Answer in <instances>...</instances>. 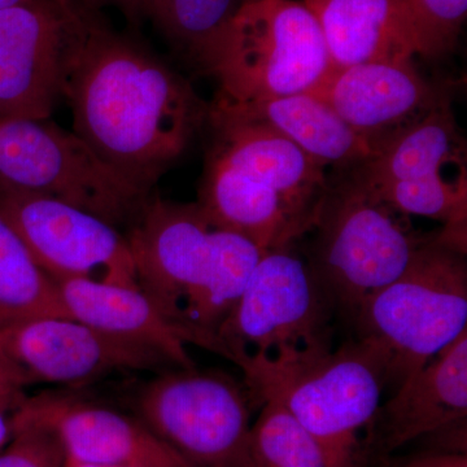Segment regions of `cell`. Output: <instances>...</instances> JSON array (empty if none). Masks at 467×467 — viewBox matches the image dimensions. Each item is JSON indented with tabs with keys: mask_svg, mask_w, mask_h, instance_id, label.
<instances>
[{
	"mask_svg": "<svg viewBox=\"0 0 467 467\" xmlns=\"http://www.w3.org/2000/svg\"><path fill=\"white\" fill-rule=\"evenodd\" d=\"M64 99L73 131L149 195L192 146L209 112L187 79L94 15Z\"/></svg>",
	"mask_w": 467,
	"mask_h": 467,
	"instance_id": "obj_1",
	"label": "cell"
},
{
	"mask_svg": "<svg viewBox=\"0 0 467 467\" xmlns=\"http://www.w3.org/2000/svg\"><path fill=\"white\" fill-rule=\"evenodd\" d=\"M234 364L244 374L254 405L284 408L340 467H361L359 434L367 430L389 386V361L365 337L337 349L330 344L242 353Z\"/></svg>",
	"mask_w": 467,
	"mask_h": 467,
	"instance_id": "obj_2",
	"label": "cell"
},
{
	"mask_svg": "<svg viewBox=\"0 0 467 467\" xmlns=\"http://www.w3.org/2000/svg\"><path fill=\"white\" fill-rule=\"evenodd\" d=\"M377 344L395 389L457 339L467 325L466 250L426 238L405 272L365 301L353 319Z\"/></svg>",
	"mask_w": 467,
	"mask_h": 467,
	"instance_id": "obj_3",
	"label": "cell"
},
{
	"mask_svg": "<svg viewBox=\"0 0 467 467\" xmlns=\"http://www.w3.org/2000/svg\"><path fill=\"white\" fill-rule=\"evenodd\" d=\"M333 72L316 17L297 0H245L209 67L216 100L248 106L317 90Z\"/></svg>",
	"mask_w": 467,
	"mask_h": 467,
	"instance_id": "obj_4",
	"label": "cell"
},
{
	"mask_svg": "<svg viewBox=\"0 0 467 467\" xmlns=\"http://www.w3.org/2000/svg\"><path fill=\"white\" fill-rule=\"evenodd\" d=\"M398 214L349 175L328 183L306 261L334 309L352 319L405 272L426 241Z\"/></svg>",
	"mask_w": 467,
	"mask_h": 467,
	"instance_id": "obj_5",
	"label": "cell"
},
{
	"mask_svg": "<svg viewBox=\"0 0 467 467\" xmlns=\"http://www.w3.org/2000/svg\"><path fill=\"white\" fill-rule=\"evenodd\" d=\"M0 183L88 212L126 233L152 195L135 189L75 131L47 119H0Z\"/></svg>",
	"mask_w": 467,
	"mask_h": 467,
	"instance_id": "obj_6",
	"label": "cell"
},
{
	"mask_svg": "<svg viewBox=\"0 0 467 467\" xmlns=\"http://www.w3.org/2000/svg\"><path fill=\"white\" fill-rule=\"evenodd\" d=\"M134 414L190 467H235L251 430L244 384L213 371L169 368L134 393Z\"/></svg>",
	"mask_w": 467,
	"mask_h": 467,
	"instance_id": "obj_7",
	"label": "cell"
},
{
	"mask_svg": "<svg viewBox=\"0 0 467 467\" xmlns=\"http://www.w3.org/2000/svg\"><path fill=\"white\" fill-rule=\"evenodd\" d=\"M169 368H177L158 350L75 318H32L0 328V383L17 392L34 386L76 389L116 374Z\"/></svg>",
	"mask_w": 467,
	"mask_h": 467,
	"instance_id": "obj_8",
	"label": "cell"
},
{
	"mask_svg": "<svg viewBox=\"0 0 467 467\" xmlns=\"http://www.w3.org/2000/svg\"><path fill=\"white\" fill-rule=\"evenodd\" d=\"M91 15L79 0L0 11V119H50L66 98Z\"/></svg>",
	"mask_w": 467,
	"mask_h": 467,
	"instance_id": "obj_9",
	"label": "cell"
},
{
	"mask_svg": "<svg viewBox=\"0 0 467 467\" xmlns=\"http://www.w3.org/2000/svg\"><path fill=\"white\" fill-rule=\"evenodd\" d=\"M333 304L308 261L288 247L266 251L217 331L223 358L328 343Z\"/></svg>",
	"mask_w": 467,
	"mask_h": 467,
	"instance_id": "obj_10",
	"label": "cell"
},
{
	"mask_svg": "<svg viewBox=\"0 0 467 467\" xmlns=\"http://www.w3.org/2000/svg\"><path fill=\"white\" fill-rule=\"evenodd\" d=\"M0 213L55 282L81 278L138 287L125 233L101 218L41 193L2 183Z\"/></svg>",
	"mask_w": 467,
	"mask_h": 467,
	"instance_id": "obj_11",
	"label": "cell"
},
{
	"mask_svg": "<svg viewBox=\"0 0 467 467\" xmlns=\"http://www.w3.org/2000/svg\"><path fill=\"white\" fill-rule=\"evenodd\" d=\"M212 230L198 202L152 196L125 233L138 287L186 334L182 324V306L207 264Z\"/></svg>",
	"mask_w": 467,
	"mask_h": 467,
	"instance_id": "obj_12",
	"label": "cell"
},
{
	"mask_svg": "<svg viewBox=\"0 0 467 467\" xmlns=\"http://www.w3.org/2000/svg\"><path fill=\"white\" fill-rule=\"evenodd\" d=\"M16 422H36L57 432L67 459L91 465L190 467L135 414L73 392L26 396Z\"/></svg>",
	"mask_w": 467,
	"mask_h": 467,
	"instance_id": "obj_13",
	"label": "cell"
},
{
	"mask_svg": "<svg viewBox=\"0 0 467 467\" xmlns=\"http://www.w3.org/2000/svg\"><path fill=\"white\" fill-rule=\"evenodd\" d=\"M330 104L374 150L435 109L451 92L430 84L413 60L376 61L334 69L310 92Z\"/></svg>",
	"mask_w": 467,
	"mask_h": 467,
	"instance_id": "obj_14",
	"label": "cell"
},
{
	"mask_svg": "<svg viewBox=\"0 0 467 467\" xmlns=\"http://www.w3.org/2000/svg\"><path fill=\"white\" fill-rule=\"evenodd\" d=\"M207 124L212 137L205 159L265 184L316 223L330 183L325 167L275 129L216 101Z\"/></svg>",
	"mask_w": 467,
	"mask_h": 467,
	"instance_id": "obj_15",
	"label": "cell"
},
{
	"mask_svg": "<svg viewBox=\"0 0 467 467\" xmlns=\"http://www.w3.org/2000/svg\"><path fill=\"white\" fill-rule=\"evenodd\" d=\"M467 420V331L426 362L380 404L367 429L368 450L389 456L409 442Z\"/></svg>",
	"mask_w": 467,
	"mask_h": 467,
	"instance_id": "obj_16",
	"label": "cell"
},
{
	"mask_svg": "<svg viewBox=\"0 0 467 467\" xmlns=\"http://www.w3.org/2000/svg\"><path fill=\"white\" fill-rule=\"evenodd\" d=\"M70 317L158 350L177 368H196L186 334L165 317L140 287L66 279L57 282Z\"/></svg>",
	"mask_w": 467,
	"mask_h": 467,
	"instance_id": "obj_17",
	"label": "cell"
},
{
	"mask_svg": "<svg viewBox=\"0 0 467 467\" xmlns=\"http://www.w3.org/2000/svg\"><path fill=\"white\" fill-rule=\"evenodd\" d=\"M317 20L334 69L413 60L416 38L404 0H301Z\"/></svg>",
	"mask_w": 467,
	"mask_h": 467,
	"instance_id": "obj_18",
	"label": "cell"
},
{
	"mask_svg": "<svg viewBox=\"0 0 467 467\" xmlns=\"http://www.w3.org/2000/svg\"><path fill=\"white\" fill-rule=\"evenodd\" d=\"M213 101L275 129L322 167L348 171L374 156L367 140L330 104L310 92L248 106Z\"/></svg>",
	"mask_w": 467,
	"mask_h": 467,
	"instance_id": "obj_19",
	"label": "cell"
},
{
	"mask_svg": "<svg viewBox=\"0 0 467 467\" xmlns=\"http://www.w3.org/2000/svg\"><path fill=\"white\" fill-rule=\"evenodd\" d=\"M466 142L461 134L451 98L409 125L348 175L364 189L442 173L448 165L466 167Z\"/></svg>",
	"mask_w": 467,
	"mask_h": 467,
	"instance_id": "obj_20",
	"label": "cell"
},
{
	"mask_svg": "<svg viewBox=\"0 0 467 467\" xmlns=\"http://www.w3.org/2000/svg\"><path fill=\"white\" fill-rule=\"evenodd\" d=\"M264 254L241 234L213 227L207 264L182 306V324L193 346L223 358L218 328L241 299Z\"/></svg>",
	"mask_w": 467,
	"mask_h": 467,
	"instance_id": "obj_21",
	"label": "cell"
},
{
	"mask_svg": "<svg viewBox=\"0 0 467 467\" xmlns=\"http://www.w3.org/2000/svg\"><path fill=\"white\" fill-rule=\"evenodd\" d=\"M39 317H67L57 282L33 259L0 213V328Z\"/></svg>",
	"mask_w": 467,
	"mask_h": 467,
	"instance_id": "obj_22",
	"label": "cell"
},
{
	"mask_svg": "<svg viewBox=\"0 0 467 467\" xmlns=\"http://www.w3.org/2000/svg\"><path fill=\"white\" fill-rule=\"evenodd\" d=\"M245 0H149L147 17L177 50L208 73L227 27Z\"/></svg>",
	"mask_w": 467,
	"mask_h": 467,
	"instance_id": "obj_23",
	"label": "cell"
},
{
	"mask_svg": "<svg viewBox=\"0 0 467 467\" xmlns=\"http://www.w3.org/2000/svg\"><path fill=\"white\" fill-rule=\"evenodd\" d=\"M235 467H340L331 454L275 402L261 405Z\"/></svg>",
	"mask_w": 467,
	"mask_h": 467,
	"instance_id": "obj_24",
	"label": "cell"
},
{
	"mask_svg": "<svg viewBox=\"0 0 467 467\" xmlns=\"http://www.w3.org/2000/svg\"><path fill=\"white\" fill-rule=\"evenodd\" d=\"M368 192L398 213L432 218L444 223L445 232L466 236V173L450 181L442 171L383 184Z\"/></svg>",
	"mask_w": 467,
	"mask_h": 467,
	"instance_id": "obj_25",
	"label": "cell"
},
{
	"mask_svg": "<svg viewBox=\"0 0 467 467\" xmlns=\"http://www.w3.org/2000/svg\"><path fill=\"white\" fill-rule=\"evenodd\" d=\"M416 38L417 55L438 58L459 41L467 15V0H404Z\"/></svg>",
	"mask_w": 467,
	"mask_h": 467,
	"instance_id": "obj_26",
	"label": "cell"
},
{
	"mask_svg": "<svg viewBox=\"0 0 467 467\" xmlns=\"http://www.w3.org/2000/svg\"><path fill=\"white\" fill-rule=\"evenodd\" d=\"M63 442L50 427L14 420V435L0 450V467H66Z\"/></svg>",
	"mask_w": 467,
	"mask_h": 467,
	"instance_id": "obj_27",
	"label": "cell"
},
{
	"mask_svg": "<svg viewBox=\"0 0 467 467\" xmlns=\"http://www.w3.org/2000/svg\"><path fill=\"white\" fill-rule=\"evenodd\" d=\"M402 467H467L466 454L426 451L409 460Z\"/></svg>",
	"mask_w": 467,
	"mask_h": 467,
	"instance_id": "obj_28",
	"label": "cell"
},
{
	"mask_svg": "<svg viewBox=\"0 0 467 467\" xmlns=\"http://www.w3.org/2000/svg\"><path fill=\"white\" fill-rule=\"evenodd\" d=\"M79 2L88 5V8H95L97 5H115L134 23L147 17V5H149V0H79Z\"/></svg>",
	"mask_w": 467,
	"mask_h": 467,
	"instance_id": "obj_29",
	"label": "cell"
},
{
	"mask_svg": "<svg viewBox=\"0 0 467 467\" xmlns=\"http://www.w3.org/2000/svg\"><path fill=\"white\" fill-rule=\"evenodd\" d=\"M16 409L0 404V450L14 435V413Z\"/></svg>",
	"mask_w": 467,
	"mask_h": 467,
	"instance_id": "obj_30",
	"label": "cell"
},
{
	"mask_svg": "<svg viewBox=\"0 0 467 467\" xmlns=\"http://www.w3.org/2000/svg\"><path fill=\"white\" fill-rule=\"evenodd\" d=\"M26 393L15 391V389L0 383V404L5 405V407L17 409L26 400Z\"/></svg>",
	"mask_w": 467,
	"mask_h": 467,
	"instance_id": "obj_31",
	"label": "cell"
},
{
	"mask_svg": "<svg viewBox=\"0 0 467 467\" xmlns=\"http://www.w3.org/2000/svg\"><path fill=\"white\" fill-rule=\"evenodd\" d=\"M36 2H41V0H0V11L17 7V5H30V3Z\"/></svg>",
	"mask_w": 467,
	"mask_h": 467,
	"instance_id": "obj_32",
	"label": "cell"
},
{
	"mask_svg": "<svg viewBox=\"0 0 467 467\" xmlns=\"http://www.w3.org/2000/svg\"><path fill=\"white\" fill-rule=\"evenodd\" d=\"M66 467H134V466H119V465H91V463L77 462V461L67 460Z\"/></svg>",
	"mask_w": 467,
	"mask_h": 467,
	"instance_id": "obj_33",
	"label": "cell"
}]
</instances>
